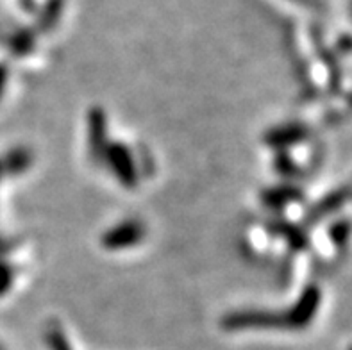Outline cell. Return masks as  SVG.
Returning <instances> with one entry per match:
<instances>
[{"label": "cell", "mask_w": 352, "mask_h": 350, "mask_svg": "<svg viewBox=\"0 0 352 350\" xmlns=\"http://www.w3.org/2000/svg\"><path fill=\"white\" fill-rule=\"evenodd\" d=\"M138 232L140 231L134 226H122L120 229H116L113 234H109V238L107 239H109V241H113V245H115V247H122V245L129 243V241H127V239H129V236L133 239L138 238Z\"/></svg>", "instance_id": "obj_1"}, {"label": "cell", "mask_w": 352, "mask_h": 350, "mask_svg": "<svg viewBox=\"0 0 352 350\" xmlns=\"http://www.w3.org/2000/svg\"><path fill=\"white\" fill-rule=\"evenodd\" d=\"M4 80H6V68L0 67V91L4 88Z\"/></svg>", "instance_id": "obj_2"}, {"label": "cell", "mask_w": 352, "mask_h": 350, "mask_svg": "<svg viewBox=\"0 0 352 350\" xmlns=\"http://www.w3.org/2000/svg\"><path fill=\"white\" fill-rule=\"evenodd\" d=\"M23 4H29V2H31V0H22Z\"/></svg>", "instance_id": "obj_3"}]
</instances>
